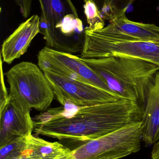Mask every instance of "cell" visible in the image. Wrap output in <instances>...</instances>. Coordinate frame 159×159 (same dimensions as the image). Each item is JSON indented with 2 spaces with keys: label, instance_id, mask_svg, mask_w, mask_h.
Returning <instances> with one entry per match:
<instances>
[{
  "label": "cell",
  "instance_id": "cell-1",
  "mask_svg": "<svg viewBox=\"0 0 159 159\" xmlns=\"http://www.w3.org/2000/svg\"><path fill=\"white\" fill-rule=\"evenodd\" d=\"M143 113L137 103L124 99L91 106L67 104L37 116L34 131L58 139L72 150L125 126L142 122Z\"/></svg>",
  "mask_w": 159,
  "mask_h": 159
},
{
  "label": "cell",
  "instance_id": "cell-2",
  "mask_svg": "<svg viewBox=\"0 0 159 159\" xmlns=\"http://www.w3.org/2000/svg\"><path fill=\"white\" fill-rule=\"evenodd\" d=\"M81 58L112 92L122 99L136 102L144 110L149 88L159 67L127 57Z\"/></svg>",
  "mask_w": 159,
  "mask_h": 159
},
{
  "label": "cell",
  "instance_id": "cell-3",
  "mask_svg": "<svg viewBox=\"0 0 159 159\" xmlns=\"http://www.w3.org/2000/svg\"><path fill=\"white\" fill-rule=\"evenodd\" d=\"M40 33L47 47L70 54L82 51L85 29L72 0H38Z\"/></svg>",
  "mask_w": 159,
  "mask_h": 159
},
{
  "label": "cell",
  "instance_id": "cell-4",
  "mask_svg": "<svg viewBox=\"0 0 159 159\" xmlns=\"http://www.w3.org/2000/svg\"><path fill=\"white\" fill-rule=\"evenodd\" d=\"M80 57L101 58L123 57L150 62L159 67V42L143 41L127 36L110 23L101 30L85 29Z\"/></svg>",
  "mask_w": 159,
  "mask_h": 159
},
{
  "label": "cell",
  "instance_id": "cell-5",
  "mask_svg": "<svg viewBox=\"0 0 159 159\" xmlns=\"http://www.w3.org/2000/svg\"><path fill=\"white\" fill-rule=\"evenodd\" d=\"M9 95L39 111L49 108L55 95L50 83L39 66L29 61L16 64L5 74Z\"/></svg>",
  "mask_w": 159,
  "mask_h": 159
},
{
  "label": "cell",
  "instance_id": "cell-6",
  "mask_svg": "<svg viewBox=\"0 0 159 159\" xmlns=\"http://www.w3.org/2000/svg\"><path fill=\"white\" fill-rule=\"evenodd\" d=\"M142 122L125 126L72 150L75 159H119L141 150Z\"/></svg>",
  "mask_w": 159,
  "mask_h": 159
},
{
  "label": "cell",
  "instance_id": "cell-7",
  "mask_svg": "<svg viewBox=\"0 0 159 159\" xmlns=\"http://www.w3.org/2000/svg\"><path fill=\"white\" fill-rule=\"evenodd\" d=\"M51 85L54 95L63 106H91L122 99L116 94L90 84L66 78L48 70H43Z\"/></svg>",
  "mask_w": 159,
  "mask_h": 159
},
{
  "label": "cell",
  "instance_id": "cell-8",
  "mask_svg": "<svg viewBox=\"0 0 159 159\" xmlns=\"http://www.w3.org/2000/svg\"><path fill=\"white\" fill-rule=\"evenodd\" d=\"M37 59L42 71H49L66 78L91 84L115 94L80 57L45 46L39 51Z\"/></svg>",
  "mask_w": 159,
  "mask_h": 159
},
{
  "label": "cell",
  "instance_id": "cell-9",
  "mask_svg": "<svg viewBox=\"0 0 159 159\" xmlns=\"http://www.w3.org/2000/svg\"><path fill=\"white\" fill-rule=\"evenodd\" d=\"M31 109L26 103L9 95L6 104L0 109V147L31 135L34 123Z\"/></svg>",
  "mask_w": 159,
  "mask_h": 159
},
{
  "label": "cell",
  "instance_id": "cell-10",
  "mask_svg": "<svg viewBox=\"0 0 159 159\" xmlns=\"http://www.w3.org/2000/svg\"><path fill=\"white\" fill-rule=\"evenodd\" d=\"M40 21L39 16L33 15L4 41L1 50L4 62L11 64L26 53L34 38L40 33Z\"/></svg>",
  "mask_w": 159,
  "mask_h": 159
},
{
  "label": "cell",
  "instance_id": "cell-11",
  "mask_svg": "<svg viewBox=\"0 0 159 159\" xmlns=\"http://www.w3.org/2000/svg\"><path fill=\"white\" fill-rule=\"evenodd\" d=\"M142 124V141L146 146L156 143L159 139V71L148 90Z\"/></svg>",
  "mask_w": 159,
  "mask_h": 159
},
{
  "label": "cell",
  "instance_id": "cell-12",
  "mask_svg": "<svg viewBox=\"0 0 159 159\" xmlns=\"http://www.w3.org/2000/svg\"><path fill=\"white\" fill-rule=\"evenodd\" d=\"M117 30L127 36L143 41L159 42V27L154 24H146L129 20L126 12L109 20Z\"/></svg>",
  "mask_w": 159,
  "mask_h": 159
},
{
  "label": "cell",
  "instance_id": "cell-13",
  "mask_svg": "<svg viewBox=\"0 0 159 159\" xmlns=\"http://www.w3.org/2000/svg\"><path fill=\"white\" fill-rule=\"evenodd\" d=\"M71 150L60 142H48L31 134L27 137L24 157L30 159H58Z\"/></svg>",
  "mask_w": 159,
  "mask_h": 159
},
{
  "label": "cell",
  "instance_id": "cell-14",
  "mask_svg": "<svg viewBox=\"0 0 159 159\" xmlns=\"http://www.w3.org/2000/svg\"><path fill=\"white\" fill-rule=\"evenodd\" d=\"M84 13L88 24L85 29L96 31L104 28V19L97 5L91 0H84Z\"/></svg>",
  "mask_w": 159,
  "mask_h": 159
},
{
  "label": "cell",
  "instance_id": "cell-15",
  "mask_svg": "<svg viewBox=\"0 0 159 159\" xmlns=\"http://www.w3.org/2000/svg\"><path fill=\"white\" fill-rule=\"evenodd\" d=\"M27 137L16 139L0 147V159H13L24 157L27 149Z\"/></svg>",
  "mask_w": 159,
  "mask_h": 159
},
{
  "label": "cell",
  "instance_id": "cell-16",
  "mask_svg": "<svg viewBox=\"0 0 159 159\" xmlns=\"http://www.w3.org/2000/svg\"><path fill=\"white\" fill-rule=\"evenodd\" d=\"M97 5L104 19L110 20L115 17L120 9L117 8V0H91Z\"/></svg>",
  "mask_w": 159,
  "mask_h": 159
},
{
  "label": "cell",
  "instance_id": "cell-17",
  "mask_svg": "<svg viewBox=\"0 0 159 159\" xmlns=\"http://www.w3.org/2000/svg\"><path fill=\"white\" fill-rule=\"evenodd\" d=\"M1 92H0V109L3 107L7 103L9 98V94L7 93L6 87L4 80V73L2 69V61L1 58Z\"/></svg>",
  "mask_w": 159,
  "mask_h": 159
},
{
  "label": "cell",
  "instance_id": "cell-18",
  "mask_svg": "<svg viewBox=\"0 0 159 159\" xmlns=\"http://www.w3.org/2000/svg\"><path fill=\"white\" fill-rule=\"evenodd\" d=\"M16 4L19 7L21 16L26 19L30 16L31 11L33 0H15Z\"/></svg>",
  "mask_w": 159,
  "mask_h": 159
},
{
  "label": "cell",
  "instance_id": "cell-19",
  "mask_svg": "<svg viewBox=\"0 0 159 159\" xmlns=\"http://www.w3.org/2000/svg\"><path fill=\"white\" fill-rule=\"evenodd\" d=\"M151 159H159V141L154 145L151 152Z\"/></svg>",
  "mask_w": 159,
  "mask_h": 159
},
{
  "label": "cell",
  "instance_id": "cell-20",
  "mask_svg": "<svg viewBox=\"0 0 159 159\" xmlns=\"http://www.w3.org/2000/svg\"><path fill=\"white\" fill-rule=\"evenodd\" d=\"M58 159H75L72 150H71L69 153L63 155Z\"/></svg>",
  "mask_w": 159,
  "mask_h": 159
},
{
  "label": "cell",
  "instance_id": "cell-21",
  "mask_svg": "<svg viewBox=\"0 0 159 159\" xmlns=\"http://www.w3.org/2000/svg\"><path fill=\"white\" fill-rule=\"evenodd\" d=\"M13 159H30L28 158L25 157H21Z\"/></svg>",
  "mask_w": 159,
  "mask_h": 159
},
{
  "label": "cell",
  "instance_id": "cell-22",
  "mask_svg": "<svg viewBox=\"0 0 159 159\" xmlns=\"http://www.w3.org/2000/svg\"><path fill=\"white\" fill-rule=\"evenodd\" d=\"M157 10L159 11V6L157 8Z\"/></svg>",
  "mask_w": 159,
  "mask_h": 159
}]
</instances>
